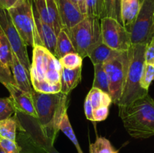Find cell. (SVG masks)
<instances>
[{"label": "cell", "mask_w": 154, "mask_h": 153, "mask_svg": "<svg viewBox=\"0 0 154 153\" xmlns=\"http://www.w3.org/2000/svg\"><path fill=\"white\" fill-rule=\"evenodd\" d=\"M109 113V106H99L93 110V116L94 122L104 121L107 118Z\"/></svg>", "instance_id": "836d02e7"}, {"label": "cell", "mask_w": 154, "mask_h": 153, "mask_svg": "<svg viewBox=\"0 0 154 153\" xmlns=\"http://www.w3.org/2000/svg\"><path fill=\"white\" fill-rule=\"evenodd\" d=\"M5 86L10 93L9 97L13 102L17 112L37 118L31 94L22 91L14 84H8Z\"/></svg>", "instance_id": "7c38bea8"}, {"label": "cell", "mask_w": 154, "mask_h": 153, "mask_svg": "<svg viewBox=\"0 0 154 153\" xmlns=\"http://www.w3.org/2000/svg\"><path fill=\"white\" fill-rule=\"evenodd\" d=\"M15 113L16 110L11 98H0V121L10 118Z\"/></svg>", "instance_id": "f1b7e54d"}, {"label": "cell", "mask_w": 154, "mask_h": 153, "mask_svg": "<svg viewBox=\"0 0 154 153\" xmlns=\"http://www.w3.org/2000/svg\"><path fill=\"white\" fill-rule=\"evenodd\" d=\"M120 51L112 50L102 41L92 50L89 55V58L95 64H104L108 61L119 55Z\"/></svg>", "instance_id": "ac0fdd59"}, {"label": "cell", "mask_w": 154, "mask_h": 153, "mask_svg": "<svg viewBox=\"0 0 154 153\" xmlns=\"http://www.w3.org/2000/svg\"><path fill=\"white\" fill-rule=\"evenodd\" d=\"M81 14L87 16V0H69Z\"/></svg>", "instance_id": "8d00e7d4"}, {"label": "cell", "mask_w": 154, "mask_h": 153, "mask_svg": "<svg viewBox=\"0 0 154 153\" xmlns=\"http://www.w3.org/2000/svg\"><path fill=\"white\" fill-rule=\"evenodd\" d=\"M7 10L26 45L32 48L42 45L35 22L32 0H18Z\"/></svg>", "instance_id": "52a82bcc"}, {"label": "cell", "mask_w": 154, "mask_h": 153, "mask_svg": "<svg viewBox=\"0 0 154 153\" xmlns=\"http://www.w3.org/2000/svg\"><path fill=\"white\" fill-rule=\"evenodd\" d=\"M100 21L102 42L116 51L129 50L132 46L129 31L115 18L103 17Z\"/></svg>", "instance_id": "30bf717a"}, {"label": "cell", "mask_w": 154, "mask_h": 153, "mask_svg": "<svg viewBox=\"0 0 154 153\" xmlns=\"http://www.w3.org/2000/svg\"><path fill=\"white\" fill-rule=\"evenodd\" d=\"M11 70L14 80L15 86L22 91L32 94L34 89L30 81L29 71L23 65L22 63L14 53L12 54Z\"/></svg>", "instance_id": "9a60e30c"}, {"label": "cell", "mask_w": 154, "mask_h": 153, "mask_svg": "<svg viewBox=\"0 0 154 153\" xmlns=\"http://www.w3.org/2000/svg\"><path fill=\"white\" fill-rule=\"evenodd\" d=\"M119 116L132 137L147 139L154 136V99L148 93L120 106Z\"/></svg>", "instance_id": "7a4b0ae2"}, {"label": "cell", "mask_w": 154, "mask_h": 153, "mask_svg": "<svg viewBox=\"0 0 154 153\" xmlns=\"http://www.w3.org/2000/svg\"><path fill=\"white\" fill-rule=\"evenodd\" d=\"M0 26L10 43L13 53L17 57L23 65L29 71L31 62L27 52V46L14 26L7 10L0 9Z\"/></svg>", "instance_id": "8fae6325"}, {"label": "cell", "mask_w": 154, "mask_h": 153, "mask_svg": "<svg viewBox=\"0 0 154 153\" xmlns=\"http://www.w3.org/2000/svg\"><path fill=\"white\" fill-rule=\"evenodd\" d=\"M93 108L92 106L91 102L90 100L89 99L88 97L86 98L85 101H84V112H85L86 117L88 120L90 121H93Z\"/></svg>", "instance_id": "74e56055"}, {"label": "cell", "mask_w": 154, "mask_h": 153, "mask_svg": "<svg viewBox=\"0 0 154 153\" xmlns=\"http://www.w3.org/2000/svg\"><path fill=\"white\" fill-rule=\"evenodd\" d=\"M90 153H118L107 138L99 136L93 143L90 145Z\"/></svg>", "instance_id": "484cf974"}, {"label": "cell", "mask_w": 154, "mask_h": 153, "mask_svg": "<svg viewBox=\"0 0 154 153\" xmlns=\"http://www.w3.org/2000/svg\"><path fill=\"white\" fill-rule=\"evenodd\" d=\"M141 5V0H121L120 16L122 24L128 30L136 18Z\"/></svg>", "instance_id": "e0dca14e"}, {"label": "cell", "mask_w": 154, "mask_h": 153, "mask_svg": "<svg viewBox=\"0 0 154 153\" xmlns=\"http://www.w3.org/2000/svg\"><path fill=\"white\" fill-rule=\"evenodd\" d=\"M93 87L99 88L109 94V82L103 64L94 65V80Z\"/></svg>", "instance_id": "cb8c5ba5"}, {"label": "cell", "mask_w": 154, "mask_h": 153, "mask_svg": "<svg viewBox=\"0 0 154 153\" xmlns=\"http://www.w3.org/2000/svg\"><path fill=\"white\" fill-rule=\"evenodd\" d=\"M57 7L60 12L63 27L67 32H69L72 27L86 17L80 13L79 10L69 0H57Z\"/></svg>", "instance_id": "5bb4252c"}, {"label": "cell", "mask_w": 154, "mask_h": 153, "mask_svg": "<svg viewBox=\"0 0 154 153\" xmlns=\"http://www.w3.org/2000/svg\"><path fill=\"white\" fill-rule=\"evenodd\" d=\"M144 62L154 65V38L146 45L144 52Z\"/></svg>", "instance_id": "e575fe53"}, {"label": "cell", "mask_w": 154, "mask_h": 153, "mask_svg": "<svg viewBox=\"0 0 154 153\" xmlns=\"http://www.w3.org/2000/svg\"><path fill=\"white\" fill-rule=\"evenodd\" d=\"M61 70L59 59L48 49L42 45L33 47L29 76L35 91L42 93L60 92Z\"/></svg>", "instance_id": "6da1fadb"}, {"label": "cell", "mask_w": 154, "mask_h": 153, "mask_svg": "<svg viewBox=\"0 0 154 153\" xmlns=\"http://www.w3.org/2000/svg\"><path fill=\"white\" fill-rule=\"evenodd\" d=\"M87 97L90 100L93 110L102 106H110L112 103V99L110 94L97 88L92 87Z\"/></svg>", "instance_id": "44dd1931"}, {"label": "cell", "mask_w": 154, "mask_h": 153, "mask_svg": "<svg viewBox=\"0 0 154 153\" xmlns=\"http://www.w3.org/2000/svg\"><path fill=\"white\" fill-rule=\"evenodd\" d=\"M154 80V65L153 64H147L144 62V68H143L142 74L141 77V85L143 89L148 92L150 86L152 82Z\"/></svg>", "instance_id": "f546056e"}, {"label": "cell", "mask_w": 154, "mask_h": 153, "mask_svg": "<svg viewBox=\"0 0 154 153\" xmlns=\"http://www.w3.org/2000/svg\"><path fill=\"white\" fill-rule=\"evenodd\" d=\"M46 2L48 16H49L50 20H51V26L57 35L60 30L63 28L58 7H57L55 0H46Z\"/></svg>", "instance_id": "d4e9b609"}, {"label": "cell", "mask_w": 154, "mask_h": 153, "mask_svg": "<svg viewBox=\"0 0 154 153\" xmlns=\"http://www.w3.org/2000/svg\"><path fill=\"white\" fill-rule=\"evenodd\" d=\"M87 16L102 19L105 11V0H87Z\"/></svg>", "instance_id": "4316f807"}, {"label": "cell", "mask_w": 154, "mask_h": 153, "mask_svg": "<svg viewBox=\"0 0 154 153\" xmlns=\"http://www.w3.org/2000/svg\"><path fill=\"white\" fill-rule=\"evenodd\" d=\"M120 2H121V0H115V13L116 19L119 21V22L122 24L121 16H120Z\"/></svg>", "instance_id": "ab89813d"}, {"label": "cell", "mask_w": 154, "mask_h": 153, "mask_svg": "<svg viewBox=\"0 0 154 153\" xmlns=\"http://www.w3.org/2000/svg\"><path fill=\"white\" fill-rule=\"evenodd\" d=\"M68 33L77 53L82 58L88 57L102 40L100 19L86 16Z\"/></svg>", "instance_id": "8992f818"}, {"label": "cell", "mask_w": 154, "mask_h": 153, "mask_svg": "<svg viewBox=\"0 0 154 153\" xmlns=\"http://www.w3.org/2000/svg\"><path fill=\"white\" fill-rule=\"evenodd\" d=\"M141 1H142V0H141Z\"/></svg>", "instance_id": "ee69618b"}, {"label": "cell", "mask_w": 154, "mask_h": 153, "mask_svg": "<svg viewBox=\"0 0 154 153\" xmlns=\"http://www.w3.org/2000/svg\"><path fill=\"white\" fill-rule=\"evenodd\" d=\"M81 71L82 67L75 69H69L62 67L61 76H60V92L68 94L72 91L81 81Z\"/></svg>", "instance_id": "2e32d148"}, {"label": "cell", "mask_w": 154, "mask_h": 153, "mask_svg": "<svg viewBox=\"0 0 154 153\" xmlns=\"http://www.w3.org/2000/svg\"><path fill=\"white\" fill-rule=\"evenodd\" d=\"M0 82L4 86L8 85V84L15 85L14 80L11 69L5 67L1 62H0Z\"/></svg>", "instance_id": "d6a6232c"}, {"label": "cell", "mask_w": 154, "mask_h": 153, "mask_svg": "<svg viewBox=\"0 0 154 153\" xmlns=\"http://www.w3.org/2000/svg\"><path fill=\"white\" fill-rule=\"evenodd\" d=\"M154 0H142L136 18L128 28L132 44L147 45L153 38Z\"/></svg>", "instance_id": "9c48e42d"}, {"label": "cell", "mask_w": 154, "mask_h": 153, "mask_svg": "<svg viewBox=\"0 0 154 153\" xmlns=\"http://www.w3.org/2000/svg\"><path fill=\"white\" fill-rule=\"evenodd\" d=\"M32 2L42 20L45 23H48L51 26V20H50L49 16H48L46 0H32Z\"/></svg>", "instance_id": "4dcf8cb0"}, {"label": "cell", "mask_w": 154, "mask_h": 153, "mask_svg": "<svg viewBox=\"0 0 154 153\" xmlns=\"http://www.w3.org/2000/svg\"><path fill=\"white\" fill-rule=\"evenodd\" d=\"M103 17H113L116 19L115 0H105V11Z\"/></svg>", "instance_id": "d590c367"}, {"label": "cell", "mask_w": 154, "mask_h": 153, "mask_svg": "<svg viewBox=\"0 0 154 153\" xmlns=\"http://www.w3.org/2000/svg\"><path fill=\"white\" fill-rule=\"evenodd\" d=\"M146 44H132L129 50V63L126 82L122 96L117 104L118 107L129 104L135 99L145 95L148 92L140 85L144 64V52Z\"/></svg>", "instance_id": "5b68a950"}, {"label": "cell", "mask_w": 154, "mask_h": 153, "mask_svg": "<svg viewBox=\"0 0 154 153\" xmlns=\"http://www.w3.org/2000/svg\"><path fill=\"white\" fill-rule=\"evenodd\" d=\"M12 54L13 52L10 43L2 27L0 26V62L9 69H11Z\"/></svg>", "instance_id": "603a6c76"}, {"label": "cell", "mask_w": 154, "mask_h": 153, "mask_svg": "<svg viewBox=\"0 0 154 153\" xmlns=\"http://www.w3.org/2000/svg\"><path fill=\"white\" fill-rule=\"evenodd\" d=\"M129 63V50L119 55L103 64L109 82V94L112 102L118 104L122 96Z\"/></svg>", "instance_id": "ba28073f"}, {"label": "cell", "mask_w": 154, "mask_h": 153, "mask_svg": "<svg viewBox=\"0 0 154 153\" xmlns=\"http://www.w3.org/2000/svg\"><path fill=\"white\" fill-rule=\"evenodd\" d=\"M153 38H154V19H153Z\"/></svg>", "instance_id": "60d3db41"}, {"label": "cell", "mask_w": 154, "mask_h": 153, "mask_svg": "<svg viewBox=\"0 0 154 153\" xmlns=\"http://www.w3.org/2000/svg\"><path fill=\"white\" fill-rule=\"evenodd\" d=\"M0 153H5V152H4V151H3V150H2V148H0Z\"/></svg>", "instance_id": "b9f144b4"}, {"label": "cell", "mask_w": 154, "mask_h": 153, "mask_svg": "<svg viewBox=\"0 0 154 153\" xmlns=\"http://www.w3.org/2000/svg\"><path fill=\"white\" fill-rule=\"evenodd\" d=\"M0 138H1V137H0Z\"/></svg>", "instance_id": "f6af8a7d"}, {"label": "cell", "mask_w": 154, "mask_h": 153, "mask_svg": "<svg viewBox=\"0 0 154 153\" xmlns=\"http://www.w3.org/2000/svg\"><path fill=\"white\" fill-rule=\"evenodd\" d=\"M69 52H76L69 33L65 28L60 30L57 36L55 56L58 59Z\"/></svg>", "instance_id": "d6986e66"}, {"label": "cell", "mask_w": 154, "mask_h": 153, "mask_svg": "<svg viewBox=\"0 0 154 153\" xmlns=\"http://www.w3.org/2000/svg\"><path fill=\"white\" fill-rule=\"evenodd\" d=\"M55 2H56V3H57V0H55Z\"/></svg>", "instance_id": "7bdbcfd3"}, {"label": "cell", "mask_w": 154, "mask_h": 153, "mask_svg": "<svg viewBox=\"0 0 154 153\" xmlns=\"http://www.w3.org/2000/svg\"><path fill=\"white\" fill-rule=\"evenodd\" d=\"M63 68L69 69H75L82 67L83 58L77 52H69L59 59Z\"/></svg>", "instance_id": "83f0119b"}, {"label": "cell", "mask_w": 154, "mask_h": 153, "mask_svg": "<svg viewBox=\"0 0 154 153\" xmlns=\"http://www.w3.org/2000/svg\"><path fill=\"white\" fill-rule=\"evenodd\" d=\"M33 14H34L36 28H37L42 46L48 49L51 53L55 55L57 36L55 31L51 25L45 23L42 20L35 8L34 7V4H33Z\"/></svg>", "instance_id": "4fadbf2b"}, {"label": "cell", "mask_w": 154, "mask_h": 153, "mask_svg": "<svg viewBox=\"0 0 154 153\" xmlns=\"http://www.w3.org/2000/svg\"><path fill=\"white\" fill-rule=\"evenodd\" d=\"M17 122L16 116L10 117L0 121V137L16 141Z\"/></svg>", "instance_id": "ffe728a7"}, {"label": "cell", "mask_w": 154, "mask_h": 153, "mask_svg": "<svg viewBox=\"0 0 154 153\" xmlns=\"http://www.w3.org/2000/svg\"><path fill=\"white\" fill-rule=\"evenodd\" d=\"M14 115L19 130L16 141L21 153H60L54 147V141L43 133L35 118L24 114L23 118L17 112Z\"/></svg>", "instance_id": "277c9868"}, {"label": "cell", "mask_w": 154, "mask_h": 153, "mask_svg": "<svg viewBox=\"0 0 154 153\" xmlns=\"http://www.w3.org/2000/svg\"><path fill=\"white\" fill-rule=\"evenodd\" d=\"M0 148L5 153H21V148L17 141L0 138Z\"/></svg>", "instance_id": "1f68e13d"}, {"label": "cell", "mask_w": 154, "mask_h": 153, "mask_svg": "<svg viewBox=\"0 0 154 153\" xmlns=\"http://www.w3.org/2000/svg\"><path fill=\"white\" fill-rule=\"evenodd\" d=\"M58 128L59 130L63 131V134H65L66 136L70 140L71 142L74 144L78 153H84L83 152V150L81 149L79 142H78L76 135H75V132H74L73 128H72V125H71L70 121H69V116H68L67 114V111H66L63 113V116H62L61 119L60 121V123H59Z\"/></svg>", "instance_id": "7402d4cb"}, {"label": "cell", "mask_w": 154, "mask_h": 153, "mask_svg": "<svg viewBox=\"0 0 154 153\" xmlns=\"http://www.w3.org/2000/svg\"><path fill=\"white\" fill-rule=\"evenodd\" d=\"M18 0H0V9L8 10L13 7Z\"/></svg>", "instance_id": "f35d334b"}, {"label": "cell", "mask_w": 154, "mask_h": 153, "mask_svg": "<svg viewBox=\"0 0 154 153\" xmlns=\"http://www.w3.org/2000/svg\"><path fill=\"white\" fill-rule=\"evenodd\" d=\"M37 118H35L46 136L55 141L58 125L63 113L67 111V95L62 92H32Z\"/></svg>", "instance_id": "3957f363"}]
</instances>
